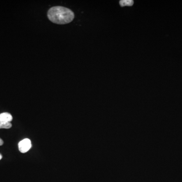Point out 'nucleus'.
I'll use <instances>...</instances> for the list:
<instances>
[{"instance_id": "4", "label": "nucleus", "mask_w": 182, "mask_h": 182, "mask_svg": "<svg viewBox=\"0 0 182 182\" xmlns=\"http://www.w3.org/2000/svg\"><path fill=\"white\" fill-rule=\"evenodd\" d=\"M134 2L133 0H121L120 1V4L121 7L132 6L133 5Z\"/></svg>"}, {"instance_id": "7", "label": "nucleus", "mask_w": 182, "mask_h": 182, "mask_svg": "<svg viewBox=\"0 0 182 182\" xmlns=\"http://www.w3.org/2000/svg\"><path fill=\"white\" fill-rule=\"evenodd\" d=\"M2 156L1 154H0V160H1V159H2Z\"/></svg>"}, {"instance_id": "5", "label": "nucleus", "mask_w": 182, "mask_h": 182, "mask_svg": "<svg viewBox=\"0 0 182 182\" xmlns=\"http://www.w3.org/2000/svg\"><path fill=\"white\" fill-rule=\"evenodd\" d=\"M12 127L11 122H5L0 120V129H8Z\"/></svg>"}, {"instance_id": "3", "label": "nucleus", "mask_w": 182, "mask_h": 182, "mask_svg": "<svg viewBox=\"0 0 182 182\" xmlns=\"http://www.w3.org/2000/svg\"><path fill=\"white\" fill-rule=\"evenodd\" d=\"M0 120L5 122H11L12 121V116L8 112L2 113L0 114Z\"/></svg>"}, {"instance_id": "2", "label": "nucleus", "mask_w": 182, "mask_h": 182, "mask_svg": "<svg viewBox=\"0 0 182 182\" xmlns=\"http://www.w3.org/2000/svg\"><path fill=\"white\" fill-rule=\"evenodd\" d=\"M31 147L30 140L29 139H25L21 140L18 144L19 151L21 153H26Z\"/></svg>"}, {"instance_id": "6", "label": "nucleus", "mask_w": 182, "mask_h": 182, "mask_svg": "<svg viewBox=\"0 0 182 182\" xmlns=\"http://www.w3.org/2000/svg\"><path fill=\"white\" fill-rule=\"evenodd\" d=\"M3 143H4V142L3 140L0 138V146L3 145Z\"/></svg>"}, {"instance_id": "1", "label": "nucleus", "mask_w": 182, "mask_h": 182, "mask_svg": "<svg viewBox=\"0 0 182 182\" xmlns=\"http://www.w3.org/2000/svg\"><path fill=\"white\" fill-rule=\"evenodd\" d=\"M48 18L53 23L65 25L74 20L75 14L70 9L63 6H54L48 10Z\"/></svg>"}]
</instances>
